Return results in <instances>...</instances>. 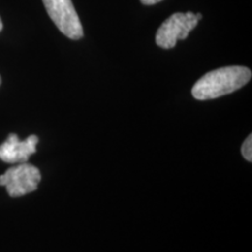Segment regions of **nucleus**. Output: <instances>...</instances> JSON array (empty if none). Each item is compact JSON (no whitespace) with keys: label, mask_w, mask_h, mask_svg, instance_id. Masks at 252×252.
<instances>
[{"label":"nucleus","mask_w":252,"mask_h":252,"mask_svg":"<svg viewBox=\"0 0 252 252\" xmlns=\"http://www.w3.org/2000/svg\"><path fill=\"white\" fill-rule=\"evenodd\" d=\"M251 70L242 65H231L208 72L194 84L191 94L195 99H215L235 93L251 80Z\"/></svg>","instance_id":"f257e3e1"},{"label":"nucleus","mask_w":252,"mask_h":252,"mask_svg":"<svg viewBox=\"0 0 252 252\" xmlns=\"http://www.w3.org/2000/svg\"><path fill=\"white\" fill-rule=\"evenodd\" d=\"M201 19L202 14L193 12L171 15L157 32V45L163 49L174 48L179 40L187 39L188 34L196 27Z\"/></svg>","instance_id":"f03ea898"},{"label":"nucleus","mask_w":252,"mask_h":252,"mask_svg":"<svg viewBox=\"0 0 252 252\" xmlns=\"http://www.w3.org/2000/svg\"><path fill=\"white\" fill-rule=\"evenodd\" d=\"M41 181L39 168L25 162L12 167L0 175V186L6 187L11 197H19L33 193L37 189Z\"/></svg>","instance_id":"7ed1b4c3"},{"label":"nucleus","mask_w":252,"mask_h":252,"mask_svg":"<svg viewBox=\"0 0 252 252\" xmlns=\"http://www.w3.org/2000/svg\"><path fill=\"white\" fill-rule=\"evenodd\" d=\"M47 13L60 32L71 40L83 37V28L71 0H42Z\"/></svg>","instance_id":"20e7f679"},{"label":"nucleus","mask_w":252,"mask_h":252,"mask_svg":"<svg viewBox=\"0 0 252 252\" xmlns=\"http://www.w3.org/2000/svg\"><path fill=\"white\" fill-rule=\"evenodd\" d=\"M39 137L32 134L25 140H20L15 133H11L0 145V160L7 163H25L31 156L36 152Z\"/></svg>","instance_id":"39448f33"},{"label":"nucleus","mask_w":252,"mask_h":252,"mask_svg":"<svg viewBox=\"0 0 252 252\" xmlns=\"http://www.w3.org/2000/svg\"><path fill=\"white\" fill-rule=\"evenodd\" d=\"M242 154L249 162L252 161V135L250 134L242 145Z\"/></svg>","instance_id":"423d86ee"},{"label":"nucleus","mask_w":252,"mask_h":252,"mask_svg":"<svg viewBox=\"0 0 252 252\" xmlns=\"http://www.w3.org/2000/svg\"><path fill=\"white\" fill-rule=\"evenodd\" d=\"M141 2H143L144 5H154L157 4V2H160L161 0H140Z\"/></svg>","instance_id":"0eeeda50"},{"label":"nucleus","mask_w":252,"mask_h":252,"mask_svg":"<svg viewBox=\"0 0 252 252\" xmlns=\"http://www.w3.org/2000/svg\"><path fill=\"white\" fill-rule=\"evenodd\" d=\"M2 30V21H1V18H0V32Z\"/></svg>","instance_id":"6e6552de"},{"label":"nucleus","mask_w":252,"mask_h":252,"mask_svg":"<svg viewBox=\"0 0 252 252\" xmlns=\"http://www.w3.org/2000/svg\"><path fill=\"white\" fill-rule=\"evenodd\" d=\"M0 84H1V77H0Z\"/></svg>","instance_id":"1a4fd4ad"}]
</instances>
